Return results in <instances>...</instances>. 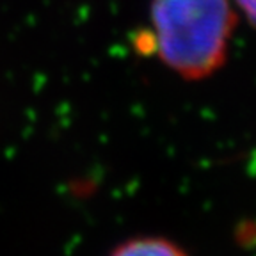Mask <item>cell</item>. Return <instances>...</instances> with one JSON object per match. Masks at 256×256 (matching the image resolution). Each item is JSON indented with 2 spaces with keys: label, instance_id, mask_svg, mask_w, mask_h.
Instances as JSON below:
<instances>
[{
  "label": "cell",
  "instance_id": "1",
  "mask_svg": "<svg viewBox=\"0 0 256 256\" xmlns=\"http://www.w3.org/2000/svg\"><path fill=\"white\" fill-rule=\"evenodd\" d=\"M150 41L136 43L153 52L188 82L216 75L230 54L236 14L230 0H152Z\"/></svg>",
  "mask_w": 256,
  "mask_h": 256
},
{
  "label": "cell",
  "instance_id": "2",
  "mask_svg": "<svg viewBox=\"0 0 256 256\" xmlns=\"http://www.w3.org/2000/svg\"><path fill=\"white\" fill-rule=\"evenodd\" d=\"M108 256H188L174 240L160 235H140L123 240Z\"/></svg>",
  "mask_w": 256,
  "mask_h": 256
},
{
  "label": "cell",
  "instance_id": "3",
  "mask_svg": "<svg viewBox=\"0 0 256 256\" xmlns=\"http://www.w3.org/2000/svg\"><path fill=\"white\" fill-rule=\"evenodd\" d=\"M242 14L246 16L248 24L256 28V0H235Z\"/></svg>",
  "mask_w": 256,
  "mask_h": 256
}]
</instances>
